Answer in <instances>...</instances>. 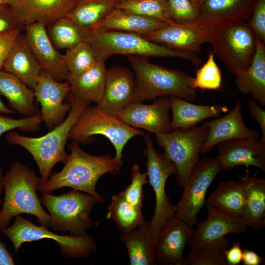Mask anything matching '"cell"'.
<instances>
[{
    "mask_svg": "<svg viewBox=\"0 0 265 265\" xmlns=\"http://www.w3.org/2000/svg\"><path fill=\"white\" fill-rule=\"evenodd\" d=\"M257 0H203L200 20L211 30L239 21H247Z\"/></svg>",
    "mask_w": 265,
    "mask_h": 265,
    "instance_id": "23",
    "label": "cell"
},
{
    "mask_svg": "<svg viewBox=\"0 0 265 265\" xmlns=\"http://www.w3.org/2000/svg\"><path fill=\"white\" fill-rule=\"evenodd\" d=\"M0 94L8 101L9 106L24 117L39 113L34 105V90L14 75L0 70Z\"/></svg>",
    "mask_w": 265,
    "mask_h": 265,
    "instance_id": "30",
    "label": "cell"
},
{
    "mask_svg": "<svg viewBox=\"0 0 265 265\" xmlns=\"http://www.w3.org/2000/svg\"><path fill=\"white\" fill-rule=\"evenodd\" d=\"M78 0H10L11 7L20 21L26 25L39 22L46 27L66 17Z\"/></svg>",
    "mask_w": 265,
    "mask_h": 265,
    "instance_id": "22",
    "label": "cell"
},
{
    "mask_svg": "<svg viewBox=\"0 0 265 265\" xmlns=\"http://www.w3.org/2000/svg\"><path fill=\"white\" fill-rule=\"evenodd\" d=\"M234 84L240 93L251 94L262 106L265 105V45L256 38V50L251 63L235 77Z\"/></svg>",
    "mask_w": 265,
    "mask_h": 265,
    "instance_id": "28",
    "label": "cell"
},
{
    "mask_svg": "<svg viewBox=\"0 0 265 265\" xmlns=\"http://www.w3.org/2000/svg\"><path fill=\"white\" fill-rule=\"evenodd\" d=\"M86 41L91 47L97 60L105 63L113 55L123 54L180 58L190 61L196 67L202 63L195 53L171 49L133 33L93 28L89 30Z\"/></svg>",
    "mask_w": 265,
    "mask_h": 265,
    "instance_id": "3",
    "label": "cell"
},
{
    "mask_svg": "<svg viewBox=\"0 0 265 265\" xmlns=\"http://www.w3.org/2000/svg\"><path fill=\"white\" fill-rule=\"evenodd\" d=\"M15 217L14 223L1 232L9 238L17 253L23 243L45 238L54 240L60 247L61 255L69 258L88 256L97 249L95 240L88 234L81 236L59 235L43 225L34 224L20 214Z\"/></svg>",
    "mask_w": 265,
    "mask_h": 265,
    "instance_id": "11",
    "label": "cell"
},
{
    "mask_svg": "<svg viewBox=\"0 0 265 265\" xmlns=\"http://www.w3.org/2000/svg\"><path fill=\"white\" fill-rule=\"evenodd\" d=\"M120 239L127 249L130 265H157V241L151 232L150 221L145 220L138 228L122 233Z\"/></svg>",
    "mask_w": 265,
    "mask_h": 265,
    "instance_id": "29",
    "label": "cell"
},
{
    "mask_svg": "<svg viewBox=\"0 0 265 265\" xmlns=\"http://www.w3.org/2000/svg\"><path fill=\"white\" fill-rule=\"evenodd\" d=\"M206 206L207 217L197 223L190 247L213 244L222 240L229 234H241L248 230L249 226L242 217L224 213L208 203Z\"/></svg>",
    "mask_w": 265,
    "mask_h": 265,
    "instance_id": "20",
    "label": "cell"
},
{
    "mask_svg": "<svg viewBox=\"0 0 265 265\" xmlns=\"http://www.w3.org/2000/svg\"><path fill=\"white\" fill-rule=\"evenodd\" d=\"M106 217L113 219L122 233L138 228L145 221L142 209L128 203L120 193L112 197Z\"/></svg>",
    "mask_w": 265,
    "mask_h": 265,
    "instance_id": "35",
    "label": "cell"
},
{
    "mask_svg": "<svg viewBox=\"0 0 265 265\" xmlns=\"http://www.w3.org/2000/svg\"><path fill=\"white\" fill-rule=\"evenodd\" d=\"M135 88L133 72L124 66L110 67L106 70L103 95L96 106L115 115L132 102Z\"/></svg>",
    "mask_w": 265,
    "mask_h": 265,
    "instance_id": "19",
    "label": "cell"
},
{
    "mask_svg": "<svg viewBox=\"0 0 265 265\" xmlns=\"http://www.w3.org/2000/svg\"><path fill=\"white\" fill-rule=\"evenodd\" d=\"M169 99L172 112V130L189 128L207 118H216L228 112L227 107L222 105H201L181 98L169 97Z\"/></svg>",
    "mask_w": 265,
    "mask_h": 265,
    "instance_id": "26",
    "label": "cell"
},
{
    "mask_svg": "<svg viewBox=\"0 0 265 265\" xmlns=\"http://www.w3.org/2000/svg\"><path fill=\"white\" fill-rule=\"evenodd\" d=\"M115 7L156 18L168 24L175 22L168 16L166 0H129L117 3Z\"/></svg>",
    "mask_w": 265,
    "mask_h": 265,
    "instance_id": "38",
    "label": "cell"
},
{
    "mask_svg": "<svg viewBox=\"0 0 265 265\" xmlns=\"http://www.w3.org/2000/svg\"><path fill=\"white\" fill-rule=\"evenodd\" d=\"M33 90L41 105L43 122L52 130L63 121L71 109V103L66 98L69 85L66 81H58L41 70Z\"/></svg>",
    "mask_w": 265,
    "mask_h": 265,
    "instance_id": "14",
    "label": "cell"
},
{
    "mask_svg": "<svg viewBox=\"0 0 265 265\" xmlns=\"http://www.w3.org/2000/svg\"><path fill=\"white\" fill-rule=\"evenodd\" d=\"M42 122L43 119L40 112L21 119H14L0 114V137L4 133L16 129L29 132L38 131Z\"/></svg>",
    "mask_w": 265,
    "mask_h": 265,
    "instance_id": "42",
    "label": "cell"
},
{
    "mask_svg": "<svg viewBox=\"0 0 265 265\" xmlns=\"http://www.w3.org/2000/svg\"><path fill=\"white\" fill-rule=\"evenodd\" d=\"M221 171L216 158L199 159L183 187L180 200L175 205V215L178 218L191 226H196L198 214L206 204L207 190Z\"/></svg>",
    "mask_w": 265,
    "mask_h": 265,
    "instance_id": "12",
    "label": "cell"
},
{
    "mask_svg": "<svg viewBox=\"0 0 265 265\" xmlns=\"http://www.w3.org/2000/svg\"><path fill=\"white\" fill-rule=\"evenodd\" d=\"M117 3L114 0H78L67 17L78 26L89 30L99 24Z\"/></svg>",
    "mask_w": 265,
    "mask_h": 265,
    "instance_id": "33",
    "label": "cell"
},
{
    "mask_svg": "<svg viewBox=\"0 0 265 265\" xmlns=\"http://www.w3.org/2000/svg\"><path fill=\"white\" fill-rule=\"evenodd\" d=\"M106 68L105 63L97 60L89 70L78 75L68 74L66 81L69 93L80 101L97 104L104 91Z\"/></svg>",
    "mask_w": 265,
    "mask_h": 265,
    "instance_id": "25",
    "label": "cell"
},
{
    "mask_svg": "<svg viewBox=\"0 0 265 265\" xmlns=\"http://www.w3.org/2000/svg\"><path fill=\"white\" fill-rule=\"evenodd\" d=\"M205 122L189 128H178L155 134L158 145L175 164L176 182L183 187L199 160L202 146L208 133Z\"/></svg>",
    "mask_w": 265,
    "mask_h": 265,
    "instance_id": "9",
    "label": "cell"
},
{
    "mask_svg": "<svg viewBox=\"0 0 265 265\" xmlns=\"http://www.w3.org/2000/svg\"><path fill=\"white\" fill-rule=\"evenodd\" d=\"M4 70L11 73L34 90L41 67L32 52L24 34L18 36L4 62Z\"/></svg>",
    "mask_w": 265,
    "mask_h": 265,
    "instance_id": "24",
    "label": "cell"
},
{
    "mask_svg": "<svg viewBox=\"0 0 265 265\" xmlns=\"http://www.w3.org/2000/svg\"><path fill=\"white\" fill-rule=\"evenodd\" d=\"M136 88L132 102L159 97H176L193 101L197 97L194 78L176 69L150 63L144 57L128 56Z\"/></svg>",
    "mask_w": 265,
    "mask_h": 265,
    "instance_id": "4",
    "label": "cell"
},
{
    "mask_svg": "<svg viewBox=\"0 0 265 265\" xmlns=\"http://www.w3.org/2000/svg\"><path fill=\"white\" fill-rule=\"evenodd\" d=\"M197 2L200 4V3L203 0H196Z\"/></svg>",
    "mask_w": 265,
    "mask_h": 265,
    "instance_id": "54",
    "label": "cell"
},
{
    "mask_svg": "<svg viewBox=\"0 0 265 265\" xmlns=\"http://www.w3.org/2000/svg\"><path fill=\"white\" fill-rule=\"evenodd\" d=\"M131 177L130 185L120 193L128 203L135 207L142 209L143 186L148 183L147 172H141L140 167L135 163L132 167Z\"/></svg>",
    "mask_w": 265,
    "mask_h": 265,
    "instance_id": "41",
    "label": "cell"
},
{
    "mask_svg": "<svg viewBox=\"0 0 265 265\" xmlns=\"http://www.w3.org/2000/svg\"><path fill=\"white\" fill-rule=\"evenodd\" d=\"M25 26L8 4L0 6V35L16 30L22 31Z\"/></svg>",
    "mask_w": 265,
    "mask_h": 265,
    "instance_id": "44",
    "label": "cell"
},
{
    "mask_svg": "<svg viewBox=\"0 0 265 265\" xmlns=\"http://www.w3.org/2000/svg\"><path fill=\"white\" fill-rule=\"evenodd\" d=\"M66 98L71 105L68 114L63 121L45 135L30 137L11 131L5 136L9 144L22 147L32 156L39 168L40 183L48 180L56 164H64L67 161L69 154L65 151V145L69 132L80 114L90 104L76 99L69 92Z\"/></svg>",
    "mask_w": 265,
    "mask_h": 265,
    "instance_id": "2",
    "label": "cell"
},
{
    "mask_svg": "<svg viewBox=\"0 0 265 265\" xmlns=\"http://www.w3.org/2000/svg\"><path fill=\"white\" fill-rule=\"evenodd\" d=\"M15 113V112L8 107L0 98V114H8Z\"/></svg>",
    "mask_w": 265,
    "mask_h": 265,
    "instance_id": "50",
    "label": "cell"
},
{
    "mask_svg": "<svg viewBox=\"0 0 265 265\" xmlns=\"http://www.w3.org/2000/svg\"><path fill=\"white\" fill-rule=\"evenodd\" d=\"M239 179L246 191V202L242 217L248 226L259 230L265 225V179L251 176L248 171Z\"/></svg>",
    "mask_w": 265,
    "mask_h": 265,
    "instance_id": "31",
    "label": "cell"
},
{
    "mask_svg": "<svg viewBox=\"0 0 265 265\" xmlns=\"http://www.w3.org/2000/svg\"><path fill=\"white\" fill-rule=\"evenodd\" d=\"M143 136L146 144L144 154L147 158L148 181L155 196L154 213L150 221V229L157 241L161 230L175 214V206L171 203L165 186L170 176L176 174L177 169L164 153H160L155 149L150 133H146Z\"/></svg>",
    "mask_w": 265,
    "mask_h": 265,
    "instance_id": "10",
    "label": "cell"
},
{
    "mask_svg": "<svg viewBox=\"0 0 265 265\" xmlns=\"http://www.w3.org/2000/svg\"><path fill=\"white\" fill-rule=\"evenodd\" d=\"M13 265V255L9 252L6 244L2 242L0 235V265Z\"/></svg>",
    "mask_w": 265,
    "mask_h": 265,
    "instance_id": "49",
    "label": "cell"
},
{
    "mask_svg": "<svg viewBox=\"0 0 265 265\" xmlns=\"http://www.w3.org/2000/svg\"><path fill=\"white\" fill-rule=\"evenodd\" d=\"M246 202V191L242 182L238 179L221 181L216 190L207 200L208 203L227 214L242 217Z\"/></svg>",
    "mask_w": 265,
    "mask_h": 265,
    "instance_id": "32",
    "label": "cell"
},
{
    "mask_svg": "<svg viewBox=\"0 0 265 265\" xmlns=\"http://www.w3.org/2000/svg\"><path fill=\"white\" fill-rule=\"evenodd\" d=\"M25 30V37L41 70L58 81L66 80L69 73L64 55L51 42L46 26L36 22L26 25Z\"/></svg>",
    "mask_w": 265,
    "mask_h": 265,
    "instance_id": "18",
    "label": "cell"
},
{
    "mask_svg": "<svg viewBox=\"0 0 265 265\" xmlns=\"http://www.w3.org/2000/svg\"><path fill=\"white\" fill-rule=\"evenodd\" d=\"M214 56L210 51L206 61L197 70L194 78V86L196 89L217 90L222 87L221 72Z\"/></svg>",
    "mask_w": 265,
    "mask_h": 265,
    "instance_id": "39",
    "label": "cell"
},
{
    "mask_svg": "<svg viewBox=\"0 0 265 265\" xmlns=\"http://www.w3.org/2000/svg\"><path fill=\"white\" fill-rule=\"evenodd\" d=\"M254 34L247 21L226 24L212 29L209 43L214 55L235 77L251 62L256 50Z\"/></svg>",
    "mask_w": 265,
    "mask_h": 265,
    "instance_id": "7",
    "label": "cell"
},
{
    "mask_svg": "<svg viewBox=\"0 0 265 265\" xmlns=\"http://www.w3.org/2000/svg\"><path fill=\"white\" fill-rule=\"evenodd\" d=\"M215 157L220 169L229 171L240 165L265 171V140L247 138L229 140L216 145Z\"/></svg>",
    "mask_w": 265,
    "mask_h": 265,
    "instance_id": "17",
    "label": "cell"
},
{
    "mask_svg": "<svg viewBox=\"0 0 265 265\" xmlns=\"http://www.w3.org/2000/svg\"><path fill=\"white\" fill-rule=\"evenodd\" d=\"M48 37L58 50L72 48L86 41L89 30L77 25L67 16L60 18L46 27Z\"/></svg>",
    "mask_w": 265,
    "mask_h": 265,
    "instance_id": "34",
    "label": "cell"
},
{
    "mask_svg": "<svg viewBox=\"0 0 265 265\" xmlns=\"http://www.w3.org/2000/svg\"><path fill=\"white\" fill-rule=\"evenodd\" d=\"M21 32L16 30L0 35V70L3 69L6 58Z\"/></svg>",
    "mask_w": 265,
    "mask_h": 265,
    "instance_id": "45",
    "label": "cell"
},
{
    "mask_svg": "<svg viewBox=\"0 0 265 265\" xmlns=\"http://www.w3.org/2000/svg\"><path fill=\"white\" fill-rule=\"evenodd\" d=\"M68 149L71 153L62 169L51 173L45 182L40 183L39 190L50 193L63 187H69L92 195L99 203L104 202V198L96 191L97 183L105 174L118 173L122 166V160L110 154H89L74 141Z\"/></svg>",
    "mask_w": 265,
    "mask_h": 265,
    "instance_id": "1",
    "label": "cell"
},
{
    "mask_svg": "<svg viewBox=\"0 0 265 265\" xmlns=\"http://www.w3.org/2000/svg\"><path fill=\"white\" fill-rule=\"evenodd\" d=\"M41 183L34 170L19 162L12 163L3 177L4 197L0 211V230L10 220L26 213L36 216L41 225L49 227V214L43 209L37 194Z\"/></svg>",
    "mask_w": 265,
    "mask_h": 265,
    "instance_id": "5",
    "label": "cell"
},
{
    "mask_svg": "<svg viewBox=\"0 0 265 265\" xmlns=\"http://www.w3.org/2000/svg\"><path fill=\"white\" fill-rule=\"evenodd\" d=\"M166 8L168 16L176 23L200 20V5L196 0H166Z\"/></svg>",
    "mask_w": 265,
    "mask_h": 265,
    "instance_id": "40",
    "label": "cell"
},
{
    "mask_svg": "<svg viewBox=\"0 0 265 265\" xmlns=\"http://www.w3.org/2000/svg\"><path fill=\"white\" fill-rule=\"evenodd\" d=\"M265 261L264 258L256 252L245 247L243 249L242 262L244 265H260Z\"/></svg>",
    "mask_w": 265,
    "mask_h": 265,
    "instance_id": "48",
    "label": "cell"
},
{
    "mask_svg": "<svg viewBox=\"0 0 265 265\" xmlns=\"http://www.w3.org/2000/svg\"><path fill=\"white\" fill-rule=\"evenodd\" d=\"M167 25V23L156 18L115 7L93 28L131 32L143 36Z\"/></svg>",
    "mask_w": 265,
    "mask_h": 265,
    "instance_id": "27",
    "label": "cell"
},
{
    "mask_svg": "<svg viewBox=\"0 0 265 265\" xmlns=\"http://www.w3.org/2000/svg\"><path fill=\"white\" fill-rule=\"evenodd\" d=\"M69 74L78 75L91 69L97 61L94 53L86 41L66 50L64 55Z\"/></svg>",
    "mask_w": 265,
    "mask_h": 265,
    "instance_id": "37",
    "label": "cell"
},
{
    "mask_svg": "<svg viewBox=\"0 0 265 265\" xmlns=\"http://www.w3.org/2000/svg\"><path fill=\"white\" fill-rule=\"evenodd\" d=\"M247 22L255 37L265 43V0H257Z\"/></svg>",
    "mask_w": 265,
    "mask_h": 265,
    "instance_id": "43",
    "label": "cell"
},
{
    "mask_svg": "<svg viewBox=\"0 0 265 265\" xmlns=\"http://www.w3.org/2000/svg\"><path fill=\"white\" fill-rule=\"evenodd\" d=\"M212 30L201 20L185 23L174 22L143 36L171 49L196 54L201 46L210 43Z\"/></svg>",
    "mask_w": 265,
    "mask_h": 265,
    "instance_id": "13",
    "label": "cell"
},
{
    "mask_svg": "<svg viewBox=\"0 0 265 265\" xmlns=\"http://www.w3.org/2000/svg\"><path fill=\"white\" fill-rule=\"evenodd\" d=\"M170 110L169 97H159L151 104L132 102L114 116L130 126L156 134L172 130Z\"/></svg>",
    "mask_w": 265,
    "mask_h": 265,
    "instance_id": "15",
    "label": "cell"
},
{
    "mask_svg": "<svg viewBox=\"0 0 265 265\" xmlns=\"http://www.w3.org/2000/svg\"><path fill=\"white\" fill-rule=\"evenodd\" d=\"M248 107L251 117L256 121L262 133L261 139L265 140V111L257 105L255 100H250L248 103Z\"/></svg>",
    "mask_w": 265,
    "mask_h": 265,
    "instance_id": "46",
    "label": "cell"
},
{
    "mask_svg": "<svg viewBox=\"0 0 265 265\" xmlns=\"http://www.w3.org/2000/svg\"><path fill=\"white\" fill-rule=\"evenodd\" d=\"M205 122L209 130L201 148L202 155L207 153L215 146L225 141L239 138L258 140L260 137L257 131L249 128L244 124L240 102H237L234 108L226 115Z\"/></svg>",
    "mask_w": 265,
    "mask_h": 265,
    "instance_id": "21",
    "label": "cell"
},
{
    "mask_svg": "<svg viewBox=\"0 0 265 265\" xmlns=\"http://www.w3.org/2000/svg\"><path fill=\"white\" fill-rule=\"evenodd\" d=\"M243 250L240 242L237 241L225 250V256L227 265H238L242 262Z\"/></svg>",
    "mask_w": 265,
    "mask_h": 265,
    "instance_id": "47",
    "label": "cell"
},
{
    "mask_svg": "<svg viewBox=\"0 0 265 265\" xmlns=\"http://www.w3.org/2000/svg\"><path fill=\"white\" fill-rule=\"evenodd\" d=\"M41 203L48 211L49 227L54 231L68 232L70 235L81 236L93 225L90 213L99 201L92 195L75 189L60 195L43 193Z\"/></svg>",
    "mask_w": 265,
    "mask_h": 265,
    "instance_id": "6",
    "label": "cell"
},
{
    "mask_svg": "<svg viewBox=\"0 0 265 265\" xmlns=\"http://www.w3.org/2000/svg\"><path fill=\"white\" fill-rule=\"evenodd\" d=\"M231 245L229 239L213 244L190 247L186 257L188 265H227L225 250Z\"/></svg>",
    "mask_w": 265,
    "mask_h": 265,
    "instance_id": "36",
    "label": "cell"
},
{
    "mask_svg": "<svg viewBox=\"0 0 265 265\" xmlns=\"http://www.w3.org/2000/svg\"><path fill=\"white\" fill-rule=\"evenodd\" d=\"M114 0L116 1L117 3H119V2H123V1H127L129 0Z\"/></svg>",
    "mask_w": 265,
    "mask_h": 265,
    "instance_id": "53",
    "label": "cell"
},
{
    "mask_svg": "<svg viewBox=\"0 0 265 265\" xmlns=\"http://www.w3.org/2000/svg\"><path fill=\"white\" fill-rule=\"evenodd\" d=\"M10 0H0V6L8 4Z\"/></svg>",
    "mask_w": 265,
    "mask_h": 265,
    "instance_id": "52",
    "label": "cell"
},
{
    "mask_svg": "<svg viewBox=\"0 0 265 265\" xmlns=\"http://www.w3.org/2000/svg\"><path fill=\"white\" fill-rule=\"evenodd\" d=\"M3 177L4 176H3V170L0 167V206H1L3 204V201L1 198V194L3 189L4 188Z\"/></svg>",
    "mask_w": 265,
    "mask_h": 265,
    "instance_id": "51",
    "label": "cell"
},
{
    "mask_svg": "<svg viewBox=\"0 0 265 265\" xmlns=\"http://www.w3.org/2000/svg\"><path fill=\"white\" fill-rule=\"evenodd\" d=\"M144 132L104 112L96 106H88L80 114L69 132L68 139L85 144L95 135L106 137L115 150L114 157L122 160L124 147L131 138Z\"/></svg>",
    "mask_w": 265,
    "mask_h": 265,
    "instance_id": "8",
    "label": "cell"
},
{
    "mask_svg": "<svg viewBox=\"0 0 265 265\" xmlns=\"http://www.w3.org/2000/svg\"><path fill=\"white\" fill-rule=\"evenodd\" d=\"M194 228L174 215L157 238L155 258L161 265H188L183 256L185 246L190 244Z\"/></svg>",
    "mask_w": 265,
    "mask_h": 265,
    "instance_id": "16",
    "label": "cell"
}]
</instances>
